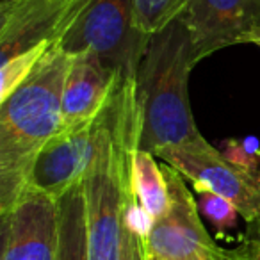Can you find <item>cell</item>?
<instances>
[{
	"label": "cell",
	"mask_w": 260,
	"mask_h": 260,
	"mask_svg": "<svg viewBox=\"0 0 260 260\" xmlns=\"http://www.w3.org/2000/svg\"><path fill=\"white\" fill-rule=\"evenodd\" d=\"M194 66L191 34L182 15L150 36L136 77V148L157 153L209 143L200 134L189 102V75Z\"/></svg>",
	"instance_id": "cell-1"
},
{
	"label": "cell",
	"mask_w": 260,
	"mask_h": 260,
	"mask_svg": "<svg viewBox=\"0 0 260 260\" xmlns=\"http://www.w3.org/2000/svg\"><path fill=\"white\" fill-rule=\"evenodd\" d=\"M72 54L52 45L30 77L0 102V212L30 189V171L61 128L62 87Z\"/></svg>",
	"instance_id": "cell-2"
},
{
	"label": "cell",
	"mask_w": 260,
	"mask_h": 260,
	"mask_svg": "<svg viewBox=\"0 0 260 260\" xmlns=\"http://www.w3.org/2000/svg\"><path fill=\"white\" fill-rule=\"evenodd\" d=\"M136 93V80L119 77L105 107L91 121L73 130H59L43 146L30 171V189L57 200L86 180L121 109Z\"/></svg>",
	"instance_id": "cell-3"
},
{
	"label": "cell",
	"mask_w": 260,
	"mask_h": 260,
	"mask_svg": "<svg viewBox=\"0 0 260 260\" xmlns=\"http://www.w3.org/2000/svg\"><path fill=\"white\" fill-rule=\"evenodd\" d=\"M148 41L138 23L136 0H87L55 45L72 55L93 50L123 79L136 80Z\"/></svg>",
	"instance_id": "cell-4"
},
{
	"label": "cell",
	"mask_w": 260,
	"mask_h": 260,
	"mask_svg": "<svg viewBox=\"0 0 260 260\" xmlns=\"http://www.w3.org/2000/svg\"><path fill=\"white\" fill-rule=\"evenodd\" d=\"M162 170L170 205L164 216L153 221L146 237L148 260H224L226 249L219 248L207 232L196 198L185 187V178L166 162Z\"/></svg>",
	"instance_id": "cell-5"
},
{
	"label": "cell",
	"mask_w": 260,
	"mask_h": 260,
	"mask_svg": "<svg viewBox=\"0 0 260 260\" xmlns=\"http://www.w3.org/2000/svg\"><path fill=\"white\" fill-rule=\"evenodd\" d=\"M155 155L191 182L196 192L212 191L230 200L246 223H253L260 217V175L235 168L210 143L164 148Z\"/></svg>",
	"instance_id": "cell-6"
},
{
	"label": "cell",
	"mask_w": 260,
	"mask_h": 260,
	"mask_svg": "<svg viewBox=\"0 0 260 260\" xmlns=\"http://www.w3.org/2000/svg\"><path fill=\"white\" fill-rule=\"evenodd\" d=\"M182 16L196 64L214 52L260 40V0H189Z\"/></svg>",
	"instance_id": "cell-7"
},
{
	"label": "cell",
	"mask_w": 260,
	"mask_h": 260,
	"mask_svg": "<svg viewBox=\"0 0 260 260\" xmlns=\"http://www.w3.org/2000/svg\"><path fill=\"white\" fill-rule=\"evenodd\" d=\"M87 0H2L0 59L9 61L41 43H57Z\"/></svg>",
	"instance_id": "cell-8"
},
{
	"label": "cell",
	"mask_w": 260,
	"mask_h": 260,
	"mask_svg": "<svg viewBox=\"0 0 260 260\" xmlns=\"http://www.w3.org/2000/svg\"><path fill=\"white\" fill-rule=\"evenodd\" d=\"M2 217L0 260H55L59 239L57 200L29 189Z\"/></svg>",
	"instance_id": "cell-9"
},
{
	"label": "cell",
	"mask_w": 260,
	"mask_h": 260,
	"mask_svg": "<svg viewBox=\"0 0 260 260\" xmlns=\"http://www.w3.org/2000/svg\"><path fill=\"white\" fill-rule=\"evenodd\" d=\"M119 73L93 50L72 55L62 87L61 128L73 130L96 118L111 98Z\"/></svg>",
	"instance_id": "cell-10"
},
{
	"label": "cell",
	"mask_w": 260,
	"mask_h": 260,
	"mask_svg": "<svg viewBox=\"0 0 260 260\" xmlns=\"http://www.w3.org/2000/svg\"><path fill=\"white\" fill-rule=\"evenodd\" d=\"M59 239L55 260H89L84 182L57 198Z\"/></svg>",
	"instance_id": "cell-11"
},
{
	"label": "cell",
	"mask_w": 260,
	"mask_h": 260,
	"mask_svg": "<svg viewBox=\"0 0 260 260\" xmlns=\"http://www.w3.org/2000/svg\"><path fill=\"white\" fill-rule=\"evenodd\" d=\"M130 184L139 205L153 221L164 216L170 205V189L162 166L157 164L155 153L143 148L130 152Z\"/></svg>",
	"instance_id": "cell-12"
},
{
	"label": "cell",
	"mask_w": 260,
	"mask_h": 260,
	"mask_svg": "<svg viewBox=\"0 0 260 260\" xmlns=\"http://www.w3.org/2000/svg\"><path fill=\"white\" fill-rule=\"evenodd\" d=\"M52 45H54L52 41H47L2 62L0 66V102H4L13 91H16L29 79L30 73L36 70V66L50 50Z\"/></svg>",
	"instance_id": "cell-13"
},
{
	"label": "cell",
	"mask_w": 260,
	"mask_h": 260,
	"mask_svg": "<svg viewBox=\"0 0 260 260\" xmlns=\"http://www.w3.org/2000/svg\"><path fill=\"white\" fill-rule=\"evenodd\" d=\"M189 0H136L138 23L148 36L155 34L184 13Z\"/></svg>",
	"instance_id": "cell-14"
},
{
	"label": "cell",
	"mask_w": 260,
	"mask_h": 260,
	"mask_svg": "<svg viewBox=\"0 0 260 260\" xmlns=\"http://www.w3.org/2000/svg\"><path fill=\"white\" fill-rule=\"evenodd\" d=\"M198 210L202 217H205L217 235H228V232L237 226V219L241 216L239 209L223 196L212 191H198L196 196Z\"/></svg>",
	"instance_id": "cell-15"
},
{
	"label": "cell",
	"mask_w": 260,
	"mask_h": 260,
	"mask_svg": "<svg viewBox=\"0 0 260 260\" xmlns=\"http://www.w3.org/2000/svg\"><path fill=\"white\" fill-rule=\"evenodd\" d=\"M223 157L230 164L248 173L260 175V141L255 136L239 139H226L223 143Z\"/></svg>",
	"instance_id": "cell-16"
},
{
	"label": "cell",
	"mask_w": 260,
	"mask_h": 260,
	"mask_svg": "<svg viewBox=\"0 0 260 260\" xmlns=\"http://www.w3.org/2000/svg\"><path fill=\"white\" fill-rule=\"evenodd\" d=\"M119 260H148L146 255V237L136 232L126 221L121 228V249Z\"/></svg>",
	"instance_id": "cell-17"
},
{
	"label": "cell",
	"mask_w": 260,
	"mask_h": 260,
	"mask_svg": "<svg viewBox=\"0 0 260 260\" xmlns=\"http://www.w3.org/2000/svg\"><path fill=\"white\" fill-rule=\"evenodd\" d=\"M224 260H260V239H242L237 248L226 249Z\"/></svg>",
	"instance_id": "cell-18"
},
{
	"label": "cell",
	"mask_w": 260,
	"mask_h": 260,
	"mask_svg": "<svg viewBox=\"0 0 260 260\" xmlns=\"http://www.w3.org/2000/svg\"><path fill=\"white\" fill-rule=\"evenodd\" d=\"M242 239H249V241H255V239H260V217L255 219L253 223H248V228H246Z\"/></svg>",
	"instance_id": "cell-19"
},
{
	"label": "cell",
	"mask_w": 260,
	"mask_h": 260,
	"mask_svg": "<svg viewBox=\"0 0 260 260\" xmlns=\"http://www.w3.org/2000/svg\"><path fill=\"white\" fill-rule=\"evenodd\" d=\"M255 45H256V47H258V48H260V40H258V41H256V43H255Z\"/></svg>",
	"instance_id": "cell-20"
}]
</instances>
